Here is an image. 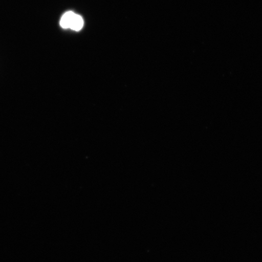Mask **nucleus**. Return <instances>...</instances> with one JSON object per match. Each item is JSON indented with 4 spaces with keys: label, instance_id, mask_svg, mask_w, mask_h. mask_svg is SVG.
Here are the masks:
<instances>
[{
    "label": "nucleus",
    "instance_id": "nucleus-1",
    "mask_svg": "<svg viewBox=\"0 0 262 262\" xmlns=\"http://www.w3.org/2000/svg\"><path fill=\"white\" fill-rule=\"evenodd\" d=\"M75 13L72 11L68 12L64 14L60 20V26L64 29L70 28L72 20L74 18Z\"/></svg>",
    "mask_w": 262,
    "mask_h": 262
},
{
    "label": "nucleus",
    "instance_id": "nucleus-2",
    "mask_svg": "<svg viewBox=\"0 0 262 262\" xmlns=\"http://www.w3.org/2000/svg\"><path fill=\"white\" fill-rule=\"evenodd\" d=\"M83 19L79 15L75 14L74 16L70 26V29L75 31H79L83 28Z\"/></svg>",
    "mask_w": 262,
    "mask_h": 262
}]
</instances>
